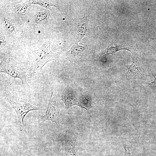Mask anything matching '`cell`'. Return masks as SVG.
I'll use <instances>...</instances> for the list:
<instances>
[{"label":"cell","mask_w":156,"mask_h":156,"mask_svg":"<svg viewBox=\"0 0 156 156\" xmlns=\"http://www.w3.org/2000/svg\"><path fill=\"white\" fill-rule=\"evenodd\" d=\"M29 68L33 74H38L48 62L55 60L60 56L59 53H54L51 51L49 42H44L38 49L28 52Z\"/></svg>","instance_id":"1"},{"label":"cell","mask_w":156,"mask_h":156,"mask_svg":"<svg viewBox=\"0 0 156 156\" xmlns=\"http://www.w3.org/2000/svg\"><path fill=\"white\" fill-rule=\"evenodd\" d=\"M0 66L1 73H4L13 77V81L16 78L19 79L23 87H30L26 78L27 66L23 63L15 60L10 52L1 55Z\"/></svg>","instance_id":"2"},{"label":"cell","mask_w":156,"mask_h":156,"mask_svg":"<svg viewBox=\"0 0 156 156\" xmlns=\"http://www.w3.org/2000/svg\"><path fill=\"white\" fill-rule=\"evenodd\" d=\"M4 97L17 114L21 131L24 129L23 120L26 114L30 111L41 110L42 108L36 103L18 97L10 92L5 93Z\"/></svg>","instance_id":"3"},{"label":"cell","mask_w":156,"mask_h":156,"mask_svg":"<svg viewBox=\"0 0 156 156\" xmlns=\"http://www.w3.org/2000/svg\"><path fill=\"white\" fill-rule=\"evenodd\" d=\"M87 92L85 88L67 87L62 92L61 99L64 102L66 109L76 105L85 109L88 112L87 108L92 107L90 100L86 98Z\"/></svg>","instance_id":"4"},{"label":"cell","mask_w":156,"mask_h":156,"mask_svg":"<svg viewBox=\"0 0 156 156\" xmlns=\"http://www.w3.org/2000/svg\"><path fill=\"white\" fill-rule=\"evenodd\" d=\"M91 46L80 42L73 45L68 51L60 53V56L68 60L73 64H78L86 62L88 56L92 51Z\"/></svg>","instance_id":"5"},{"label":"cell","mask_w":156,"mask_h":156,"mask_svg":"<svg viewBox=\"0 0 156 156\" xmlns=\"http://www.w3.org/2000/svg\"><path fill=\"white\" fill-rule=\"evenodd\" d=\"M132 53V63L126 66L127 69L126 76V79L145 80V71L143 67V61L141 53L136 50Z\"/></svg>","instance_id":"6"},{"label":"cell","mask_w":156,"mask_h":156,"mask_svg":"<svg viewBox=\"0 0 156 156\" xmlns=\"http://www.w3.org/2000/svg\"><path fill=\"white\" fill-rule=\"evenodd\" d=\"M60 119L61 114L56 96L52 91L46 111L40 120L43 122L51 120L53 123L55 122L57 127Z\"/></svg>","instance_id":"7"},{"label":"cell","mask_w":156,"mask_h":156,"mask_svg":"<svg viewBox=\"0 0 156 156\" xmlns=\"http://www.w3.org/2000/svg\"><path fill=\"white\" fill-rule=\"evenodd\" d=\"M89 16L79 18L74 34V40L76 42H79L82 38L88 36L89 33Z\"/></svg>","instance_id":"8"},{"label":"cell","mask_w":156,"mask_h":156,"mask_svg":"<svg viewBox=\"0 0 156 156\" xmlns=\"http://www.w3.org/2000/svg\"><path fill=\"white\" fill-rule=\"evenodd\" d=\"M136 49L135 47L130 46L128 43L117 40L112 43L104 50V53L105 55H113L121 50H126L132 53Z\"/></svg>","instance_id":"9"},{"label":"cell","mask_w":156,"mask_h":156,"mask_svg":"<svg viewBox=\"0 0 156 156\" xmlns=\"http://www.w3.org/2000/svg\"><path fill=\"white\" fill-rule=\"evenodd\" d=\"M0 19L6 31L12 34H14L17 32V29L15 25L8 16L1 14Z\"/></svg>","instance_id":"10"},{"label":"cell","mask_w":156,"mask_h":156,"mask_svg":"<svg viewBox=\"0 0 156 156\" xmlns=\"http://www.w3.org/2000/svg\"><path fill=\"white\" fill-rule=\"evenodd\" d=\"M49 13L45 10H38L34 16L32 21V24L36 26L45 21L49 17Z\"/></svg>","instance_id":"11"},{"label":"cell","mask_w":156,"mask_h":156,"mask_svg":"<svg viewBox=\"0 0 156 156\" xmlns=\"http://www.w3.org/2000/svg\"><path fill=\"white\" fill-rule=\"evenodd\" d=\"M31 4V0L23 2L16 6L15 8V12L20 16H24L27 14L29 7Z\"/></svg>","instance_id":"12"},{"label":"cell","mask_w":156,"mask_h":156,"mask_svg":"<svg viewBox=\"0 0 156 156\" xmlns=\"http://www.w3.org/2000/svg\"><path fill=\"white\" fill-rule=\"evenodd\" d=\"M77 143V138L75 135L69 142L66 156H74L75 154Z\"/></svg>","instance_id":"13"},{"label":"cell","mask_w":156,"mask_h":156,"mask_svg":"<svg viewBox=\"0 0 156 156\" xmlns=\"http://www.w3.org/2000/svg\"><path fill=\"white\" fill-rule=\"evenodd\" d=\"M52 1L50 0H31L32 4L38 5L46 9L51 6H55Z\"/></svg>","instance_id":"14"},{"label":"cell","mask_w":156,"mask_h":156,"mask_svg":"<svg viewBox=\"0 0 156 156\" xmlns=\"http://www.w3.org/2000/svg\"><path fill=\"white\" fill-rule=\"evenodd\" d=\"M0 45L1 50L8 47V43L6 37L2 35H0Z\"/></svg>","instance_id":"15"},{"label":"cell","mask_w":156,"mask_h":156,"mask_svg":"<svg viewBox=\"0 0 156 156\" xmlns=\"http://www.w3.org/2000/svg\"><path fill=\"white\" fill-rule=\"evenodd\" d=\"M152 75L154 78V80L150 83H147L148 86L154 91H156V74L152 73Z\"/></svg>","instance_id":"16"},{"label":"cell","mask_w":156,"mask_h":156,"mask_svg":"<svg viewBox=\"0 0 156 156\" xmlns=\"http://www.w3.org/2000/svg\"><path fill=\"white\" fill-rule=\"evenodd\" d=\"M125 149V154L124 156H130L129 147L127 146H124Z\"/></svg>","instance_id":"17"},{"label":"cell","mask_w":156,"mask_h":156,"mask_svg":"<svg viewBox=\"0 0 156 156\" xmlns=\"http://www.w3.org/2000/svg\"><path fill=\"white\" fill-rule=\"evenodd\" d=\"M151 39L152 40H153L154 41L156 42V38H151Z\"/></svg>","instance_id":"18"},{"label":"cell","mask_w":156,"mask_h":156,"mask_svg":"<svg viewBox=\"0 0 156 156\" xmlns=\"http://www.w3.org/2000/svg\"></svg>","instance_id":"19"}]
</instances>
